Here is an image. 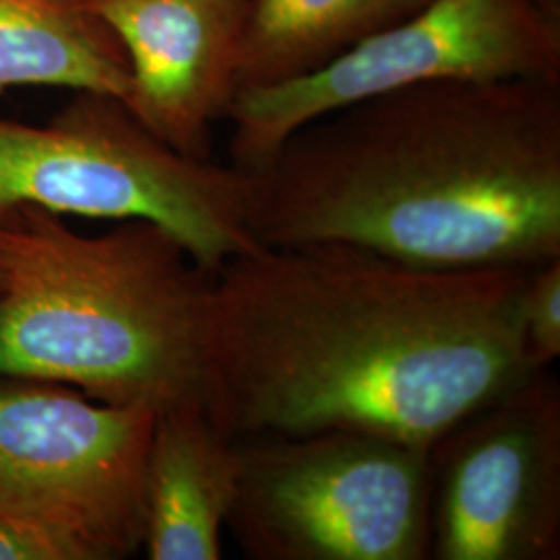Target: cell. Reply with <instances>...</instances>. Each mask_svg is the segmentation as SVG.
Here are the masks:
<instances>
[{
	"label": "cell",
	"mask_w": 560,
	"mask_h": 560,
	"mask_svg": "<svg viewBox=\"0 0 560 560\" xmlns=\"http://www.w3.org/2000/svg\"><path fill=\"white\" fill-rule=\"evenodd\" d=\"M154 423L143 405L0 376V517L40 534L60 560L138 555Z\"/></svg>",
	"instance_id": "8992f818"
},
{
	"label": "cell",
	"mask_w": 560,
	"mask_h": 560,
	"mask_svg": "<svg viewBox=\"0 0 560 560\" xmlns=\"http://www.w3.org/2000/svg\"><path fill=\"white\" fill-rule=\"evenodd\" d=\"M432 0H252L237 88H264L322 69Z\"/></svg>",
	"instance_id": "7c38bea8"
},
{
	"label": "cell",
	"mask_w": 560,
	"mask_h": 560,
	"mask_svg": "<svg viewBox=\"0 0 560 560\" xmlns=\"http://www.w3.org/2000/svg\"><path fill=\"white\" fill-rule=\"evenodd\" d=\"M245 171L180 154L115 96L78 92L46 125L0 117V214L32 206L154 222L214 275L260 247L245 224Z\"/></svg>",
	"instance_id": "277c9868"
},
{
	"label": "cell",
	"mask_w": 560,
	"mask_h": 560,
	"mask_svg": "<svg viewBox=\"0 0 560 560\" xmlns=\"http://www.w3.org/2000/svg\"><path fill=\"white\" fill-rule=\"evenodd\" d=\"M237 442L226 532L247 559H430L425 448L349 430Z\"/></svg>",
	"instance_id": "5b68a950"
},
{
	"label": "cell",
	"mask_w": 560,
	"mask_h": 560,
	"mask_svg": "<svg viewBox=\"0 0 560 560\" xmlns=\"http://www.w3.org/2000/svg\"><path fill=\"white\" fill-rule=\"evenodd\" d=\"M240 467V442L200 405L156 413L145 467L148 559L221 560Z\"/></svg>",
	"instance_id": "30bf717a"
},
{
	"label": "cell",
	"mask_w": 560,
	"mask_h": 560,
	"mask_svg": "<svg viewBox=\"0 0 560 560\" xmlns=\"http://www.w3.org/2000/svg\"><path fill=\"white\" fill-rule=\"evenodd\" d=\"M245 173L264 247L529 270L560 258V80L409 85L305 122Z\"/></svg>",
	"instance_id": "7a4b0ae2"
},
{
	"label": "cell",
	"mask_w": 560,
	"mask_h": 560,
	"mask_svg": "<svg viewBox=\"0 0 560 560\" xmlns=\"http://www.w3.org/2000/svg\"><path fill=\"white\" fill-rule=\"evenodd\" d=\"M529 270L337 243L240 254L210 291L203 409L235 441L349 430L430 451L538 370L520 330Z\"/></svg>",
	"instance_id": "6da1fadb"
},
{
	"label": "cell",
	"mask_w": 560,
	"mask_h": 560,
	"mask_svg": "<svg viewBox=\"0 0 560 560\" xmlns=\"http://www.w3.org/2000/svg\"><path fill=\"white\" fill-rule=\"evenodd\" d=\"M523 351L534 368L560 358V258L529 270L520 298Z\"/></svg>",
	"instance_id": "4fadbf2b"
},
{
	"label": "cell",
	"mask_w": 560,
	"mask_h": 560,
	"mask_svg": "<svg viewBox=\"0 0 560 560\" xmlns=\"http://www.w3.org/2000/svg\"><path fill=\"white\" fill-rule=\"evenodd\" d=\"M27 85L125 102L129 60L90 0H0V92Z\"/></svg>",
	"instance_id": "8fae6325"
},
{
	"label": "cell",
	"mask_w": 560,
	"mask_h": 560,
	"mask_svg": "<svg viewBox=\"0 0 560 560\" xmlns=\"http://www.w3.org/2000/svg\"><path fill=\"white\" fill-rule=\"evenodd\" d=\"M129 60L125 106L159 140L210 161L235 101L252 0H90Z\"/></svg>",
	"instance_id": "9c48e42d"
},
{
	"label": "cell",
	"mask_w": 560,
	"mask_h": 560,
	"mask_svg": "<svg viewBox=\"0 0 560 560\" xmlns=\"http://www.w3.org/2000/svg\"><path fill=\"white\" fill-rule=\"evenodd\" d=\"M430 457V559H560V384L536 370Z\"/></svg>",
	"instance_id": "ba28073f"
},
{
	"label": "cell",
	"mask_w": 560,
	"mask_h": 560,
	"mask_svg": "<svg viewBox=\"0 0 560 560\" xmlns=\"http://www.w3.org/2000/svg\"><path fill=\"white\" fill-rule=\"evenodd\" d=\"M212 282L154 222L81 235L40 208L2 212L0 376L156 413L203 407Z\"/></svg>",
	"instance_id": "3957f363"
},
{
	"label": "cell",
	"mask_w": 560,
	"mask_h": 560,
	"mask_svg": "<svg viewBox=\"0 0 560 560\" xmlns=\"http://www.w3.org/2000/svg\"><path fill=\"white\" fill-rule=\"evenodd\" d=\"M560 80V0H432L298 80L241 90L229 156L256 171L305 122L430 81Z\"/></svg>",
	"instance_id": "52a82bcc"
},
{
	"label": "cell",
	"mask_w": 560,
	"mask_h": 560,
	"mask_svg": "<svg viewBox=\"0 0 560 560\" xmlns=\"http://www.w3.org/2000/svg\"><path fill=\"white\" fill-rule=\"evenodd\" d=\"M0 560H60L57 548L34 529L0 517Z\"/></svg>",
	"instance_id": "5bb4252c"
}]
</instances>
